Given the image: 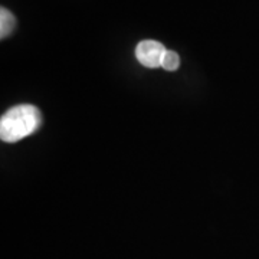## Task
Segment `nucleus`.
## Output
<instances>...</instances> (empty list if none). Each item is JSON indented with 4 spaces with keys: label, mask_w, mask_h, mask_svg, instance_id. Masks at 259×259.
<instances>
[{
    "label": "nucleus",
    "mask_w": 259,
    "mask_h": 259,
    "mask_svg": "<svg viewBox=\"0 0 259 259\" xmlns=\"http://www.w3.org/2000/svg\"><path fill=\"white\" fill-rule=\"evenodd\" d=\"M166 52V48L157 40H143L136 48V58L141 65L154 69L161 66Z\"/></svg>",
    "instance_id": "2"
},
{
    "label": "nucleus",
    "mask_w": 259,
    "mask_h": 259,
    "mask_svg": "<svg viewBox=\"0 0 259 259\" xmlns=\"http://www.w3.org/2000/svg\"><path fill=\"white\" fill-rule=\"evenodd\" d=\"M180 66V58L175 51H167L166 55L163 58V64L161 68H164L166 71H176Z\"/></svg>",
    "instance_id": "4"
},
{
    "label": "nucleus",
    "mask_w": 259,
    "mask_h": 259,
    "mask_svg": "<svg viewBox=\"0 0 259 259\" xmlns=\"http://www.w3.org/2000/svg\"><path fill=\"white\" fill-rule=\"evenodd\" d=\"M42 124V115L35 105L20 104L3 114L0 137L6 143H16L33 134Z\"/></svg>",
    "instance_id": "1"
},
{
    "label": "nucleus",
    "mask_w": 259,
    "mask_h": 259,
    "mask_svg": "<svg viewBox=\"0 0 259 259\" xmlns=\"http://www.w3.org/2000/svg\"><path fill=\"white\" fill-rule=\"evenodd\" d=\"M15 26H16V19L12 15V12L2 8L0 9V37L5 39L10 36Z\"/></svg>",
    "instance_id": "3"
}]
</instances>
